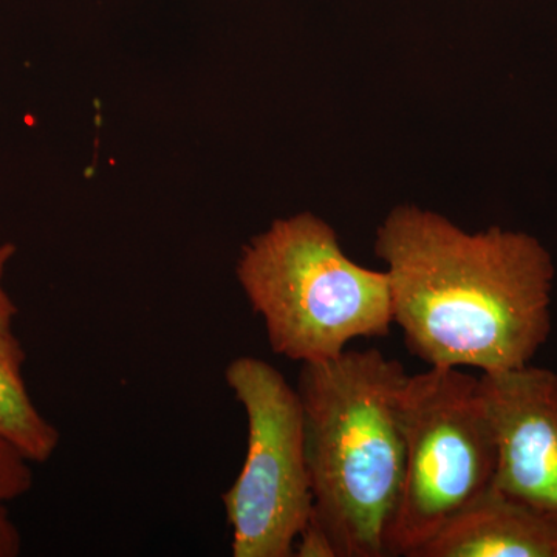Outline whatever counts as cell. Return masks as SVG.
I'll return each mask as SVG.
<instances>
[{"label": "cell", "instance_id": "cell-5", "mask_svg": "<svg viewBox=\"0 0 557 557\" xmlns=\"http://www.w3.org/2000/svg\"><path fill=\"white\" fill-rule=\"evenodd\" d=\"M226 384L248 421L247 457L222 496L234 557H292L313 511L298 391L269 362L239 357Z\"/></svg>", "mask_w": 557, "mask_h": 557}, {"label": "cell", "instance_id": "cell-2", "mask_svg": "<svg viewBox=\"0 0 557 557\" xmlns=\"http://www.w3.org/2000/svg\"><path fill=\"white\" fill-rule=\"evenodd\" d=\"M408 375L379 348L304 362L298 391L313 516L338 557H388L405 478L399 395Z\"/></svg>", "mask_w": 557, "mask_h": 557}, {"label": "cell", "instance_id": "cell-10", "mask_svg": "<svg viewBox=\"0 0 557 557\" xmlns=\"http://www.w3.org/2000/svg\"><path fill=\"white\" fill-rule=\"evenodd\" d=\"M295 556L338 557L332 537H330L327 530L314 518L313 511H311L309 522L304 525L298 537H296Z\"/></svg>", "mask_w": 557, "mask_h": 557}, {"label": "cell", "instance_id": "cell-9", "mask_svg": "<svg viewBox=\"0 0 557 557\" xmlns=\"http://www.w3.org/2000/svg\"><path fill=\"white\" fill-rule=\"evenodd\" d=\"M32 461L0 438V557L21 555L20 530L10 518L9 502L27 494L33 486Z\"/></svg>", "mask_w": 557, "mask_h": 557}, {"label": "cell", "instance_id": "cell-7", "mask_svg": "<svg viewBox=\"0 0 557 557\" xmlns=\"http://www.w3.org/2000/svg\"><path fill=\"white\" fill-rule=\"evenodd\" d=\"M412 557H557V522L490 486Z\"/></svg>", "mask_w": 557, "mask_h": 557}, {"label": "cell", "instance_id": "cell-11", "mask_svg": "<svg viewBox=\"0 0 557 557\" xmlns=\"http://www.w3.org/2000/svg\"><path fill=\"white\" fill-rule=\"evenodd\" d=\"M14 252H16V247L13 244L0 245V332H13L14 319L20 313L16 304L13 302L2 285L3 271Z\"/></svg>", "mask_w": 557, "mask_h": 557}, {"label": "cell", "instance_id": "cell-1", "mask_svg": "<svg viewBox=\"0 0 557 557\" xmlns=\"http://www.w3.org/2000/svg\"><path fill=\"white\" fill-rule=\"evenodd\" d=\"M394 322L431 368L530 364L552 332L555 263L530 234H469L437 212L395 208L376 233Z\"/></svg>", "mask_w": 557, "mask_h": 557}, {"label": "cell", "instance_id": "cell-3", "mask_svg": "<svg viewBox=\"0 0 557 557\" xmlns=\"http://www.w3.org/2000/svg\"><path fill=\"white\" fill-rule=\"evenodd\" d=\"M237 277L271 350L300 364L339 357L350 341L387 335L394 322L386 271L348 259L335 230L310 212L276 220L249 242Z\"/></svg>", "mask_w": 557, "mask_h": 557}, {"label": "cell", "instance_id": "cell-8", "mask_svg": "<svg viewBox=\"0 0 557 557\" xmlns=\"http://www.w3.org/2000/svg\"><path fill=\"white\" fill-rule=\"evenodd\" d=\"M25 359L13 332H0V438L32 463H46L60 446L61 435L28 395L22 373Z\"/></svg>", "mask_w": 557, "mask_h": 557}, {"label": "cell", "instance_id": "cell-6", "mask_svg": "<svg viewBox=\"0 0 557 557\" xmlns=\"http://www.w3.org/2000/svg\"><path fill=\"white\" fill-rule=\"evenodd\" d=\"M479 392L496 443L491 486L557 522V373L485 372Z\"/></svg>", "mask_w": 557, "mask_h": 557}, {"label": "cell", "instance_id": "cell-4", "mask_svg": "<svg viewBox=\"0 0 557 557\" xmlns=\"http://www.w3.org/2000/svg\"><path fill=\"white\" fill-rule=\"evenodd\" d=\"M405 478L388 556L421 545L493 485L496 443L479 379L457 368L408 376L399 395Z\"/></svg>", "mask_w": 557, "mask_h": 557}]
</instances>
